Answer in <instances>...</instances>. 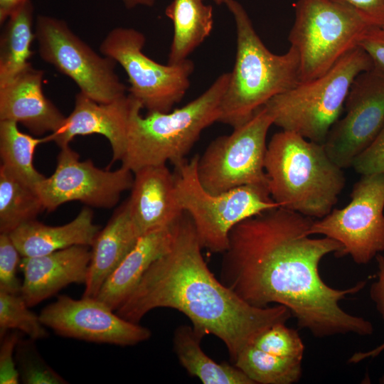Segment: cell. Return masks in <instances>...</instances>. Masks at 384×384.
Instances as JSON below:
<instances>
[{"instance_id": "cell-1", "label": "cell", "mask_w": 384, "mask_h": 384, "mask_svg": "<svg viewBox=\"0 0 384 384\" xmlns=\"http://www.w3.org/2000/svg\"><path fill=\"white\" fill-rule=\"evenodd\" d=\"M314 219L282 207L248 218L230 232L220 280L248 304L287 307L301 329L318 338L354 334L370 336L372 324L344 311L339 302L362 290L366 281L345 289L324 282L319 264L341 245L311 238Z\"/></svg>"}, {"instance_id": "cell-2", "label": "cell", "mask_w": 384, "mask_h": 384, "mask_svg": "<svg viewBox=\"0 0 384 384\" xmlns=\"http://www.w3.org/2000/svg\"><path fill=\"white\" fill-rule=\"evenodd\" d=\"M202 249L193 223L184 211L170 250L151 265L116 313L139 323L156 308L176 309L189 319L196 332L220 339L234 362L259 333L292 316L280 304L257 307L244 301L215 277Z\"/></svg>"}, {"instance_id": "cell-3", "label": "cell", "mask_w": 384, "mask_h": 384, "mask_svg": "<svg viewBox=\"0 0 384 384\" xmlns=\"http://www.w3.org/2000/svg\"><path fill=\"white\" fill-rule=\"evenodd\" d=\"M265 169L273 201L312 218H322L332 210L346 183L343 169L322 144L290 131L272 137Z\"/></svg>"}, {"instance_id": "cell-4", "label": "cell", "mask_w": 384, "mask_h": 384, "mask_svg": "<svg viewBox=\"0 0 384 384\" xmlns=\"http://www.w3.org/2000/svg\"><path fill=\"white\" fill-rule=\"evenodd\" d=\"M236 28L234 68L220 103L218 122L235 128L274 96L300 82L297 50L290 46L284 54L272 53L265 46L241 4L224 0Z\"/></svg>"}, {"instance_id": "cell-5", "label": "cell", "mask_w": 384, "mask_h": 384, "mask_svg": "<svg viewBox=\"0 0 384 384\" xmlns=\"http://www.w3.org/2000/svg\"><path fill=\"white\" fill-rule=\"evenodd\" d=\"M230 80V73L218 76L201 95L181 108L167 112H148L138 102L129 123L122 166L136 171L146 166L174 165L185 159L201 132L220 115V103Z\"/></svg>"}, {"instance_id": "cell-6", "label": "cell", "mask_w": 384, "mask_h": 384, "mask_svg": "<svg viewBox=\"0 0 384 384\" xmlns=\"http://www.w3.org/2000/svg\"><path fill=\"white\" fill-rule=\"evenodd\" d=\"M373 66L370 56L358 46L324 75L299 82L264 106L272 116L273 124L282 130L323 144L340 118L353 80Z\"/></svg>"}, {"instance_id": "cell-7", "label": "cell", "mask_w": 384, "mask_h": 384, "mask_svg": "<svg viewBox=\"0 0 384 384\" xmlns=\"http://www.w3.org/2000/svg\"><path fill=\"white\" fill-rule=\"evenodd\" d=\"M198 155L175 164L178 203L191 218L203 248L223 253L230 230L242 220L279 207L268 186L247 185L219 193L207 191L197 174Z\"/></svg>"}, {"instance_id": "cell-8", "label": "cell", "mask_w": 384, "mask_h": 384, "mask_svg": "<svg viewBox=\"0 0 384 384\" xmlns=\"http://www.w3.org/2000/svg\"><path fill=\"white\" fill-rule=\"evenodd\" d=\"M294 9L288 39L299 56L300 82L326 73L374 26L354 9L331 0H298Z\"/></svg>"}, {"instance_id": "cell-9", "label": "cell", "mask_w": 384, "mask_h": 384, "mask_svg": "<svg viewBox=\"0 0 384 384\" xmlns=\"http://www.w3.org/2000/svg\"><path fill=\"white\" fill-rule=\"evenodd\" d=\"M272 124V116L262 106L231 134L213 140L198 155L197 174L203 187L213 194L247 185L269 187L265 160Z\"/></svg>"}, {"instance_id": "cell-10", "label": "cell", "mask_w": 384, "mask_h": 384, "mask_svg": "<svg viewBox=\"0 0 384 384\" xmlns=\"http://www.w3.org/2000/svg\"><path fill=\"white\" fill-rule=\"evenodd\" d=\"M146 37L132 28L117 27L100 46V53L119 64L127 75L129 92L148 112H167L181 102L190 87L194 64L188 58L163 65L143 53Z\"/></svg>"}, {"instance_id": "cell-11", "label": "cell", "mask_w": 384, "mask_h": 384, "mask_svg": "<svg viewBox=\"0 0 384 384\" xmlns=\"http://www.w3.org/2000/svg\"><path fill=\"white\" fill-rule=\"evenodd\" d=\"M34 28L42 60L72 79L80 92L99 103L126 95V86L115 73L117 63L96 53L65 21L38 15Z\"/></svg>"}, {"instance_id": "cell-12", "label": "cell", "mask_w": 384, "mask_h": 384, "mask_svg": "<svg viewBox=\"0 0 384 384\" xmlns=\"http://www.w3.org/2000/svg\"><path fill=\"white\" fill-rule=\"evenodd\" d=\"M384 174L363 175L353 186L350 203L314 220L309 233L338 242V257L365 265L384 251Z\"/></svg>"}, {"instance_id": "cell-13", "label": "cell", "mask_w": 384, "mask_h": 384, "mask_svg": "<svg viewBox=\"0 0 384 384\" xmlns=\"http://www.w3.org/2000/svg\"><path fill=\"white\" fill-rule=\"evenodd\" d=\"M60 149L55 171L35 188L48 212L74 201L110 208L118 203L124 191L131 189L132 171L123 166L114 171L102 169L90 159L80 161L78 154L69 145Z\"/></svg>"}, {"instance_id": "cell-14", "label": "cell", "mask_w": 384, "mask_h": 384, "mask_svg": "<svg viewBox=\"0 0 384 384\" xmlns=\"http://www.w3.org/2000/svg\"><path fill=\"white\" fill-rule=\"evenodd\" d=\"M345 115L329 130L323 144L341 169L373 141L384 124V70L375 65L353 80L345 104Z\"/></svg>"}, {"instance_id": "cell-15", "label": "cell", "mask_w": 384, "mask_h": 384, "mask_svg": "<svg viewBox=\"0 0 384 384\" xmlns=\"http://www.w3.org/2000/svg\"><path fill=\"white\" fill-rule=\"evenodd\" d=\"M96 298L60 295L39 314L56 334L87 342L134 346L150 338V329L119 316Z\"/></svg>"}, {"instance_id": "cell-16", "label": "cell", "mask_w": 384, "mask_h": 384, "mask_svg": "<svg viewBox=\"0 0 384 384\" xmlns=\"http://www.w3.org/2000/svg\"><path fill=\"white\" fill-rule=\"evenodd\" d=\"M139 101L130 94L107 103H99L79 92L72 112L62 126L46 136L60 148L69 145L77 136L100 134L110 144L112 161H122L126 151L129 123Z\"/></svg>"}, {"instance_id": "cell-17", "label": "cell", "mask_w": 384, "mask_h": 384, "mask_svg": "<svg viewBox=\"0 0 384 384\" xmlns=\"http://www.w3.org/2000/svg\"><path fill=\"white\" fill-rule=\"evenodd\" d=\"M89 246L74 245L35 257H22L20 294L29 307L38 304L71 284L85 285L91 258Z\"/></svg>"}, {"instance_id": "cell-18", "label": "cell", "mask_w": 384, "mask_h": 384, "mask_svg": "<svg viewBox=\"0 0 384 384\" xmlns=\"http://www.w3.org/2000/svg\"><path fill=\"white\" fill-rule=\"evenodd\" d=\"M44 72L29 65L0 85V121L21 124L34 135L56 132L65 117L43 90Z\"/></svg>"}, {"instance_id": "cell-19", "label": "cell", "mask_w": 384, "mask_h": 384, "mask_svg": "<svg viewBox=\"0 0 384 384\" xmlns=\"http://www.w3.org/2000/svg\"><path fill=\"white\" fill-rule=\"evenodd\" d=\"M133 174L127 201L140 235L176 222L184 210L176 197L174 174L166 164L143 167Z\"/></svg>"}, {"instance_id": "cell-20", "label": "cell", "mask_w": 384, "mask_h": 384, "mask_svg": "<svg viewBox=\"0 0 384 384\" xmlns=\"http://www.w3.org/2000/svg\"><path fill=\"white\" fill-rule=\"evenodd\" d=\"M178 220L141 235L105 282L96 299L116 311L132 293L151 265L170 250Z\"/></svg>"}, {"instance_id": "cell-21", "label": "cell", "mask_w": 384, "mask_h": 384, "mask_svg": "<svg viewBox=\"0 0 384 384\" xmlns=\"http://www.w3.org/2000/svg\"><path fill=\"white\" fill-rule=\"evenodd\" d=\"M141 236L127 200L100 229L90 246L91 258L83 297L96 298L110 275L134 247Z\"/></svg>"}, {"instance_id": "cell-22", "label": "cell", "mask_w": 384, "mask_h": 384, "mask_svg": "<svg viewBox=\"0 0 384 384\" xmlns=\"http://www.w3.org/2000/svg\"><path fill=\"white\" fill-rule=\"evenodd\" d=\"M100 229L93 223L92 211L85 207L65 225L51 226L33 220L9 235L22 257H35L74 245L90 247Z\"/></svg>"}, {"instance_id": "cell-23", "label": "cell", "mask_w": 384, "mask_h": 384, "mask_svg": "<svg viewBox=\"0 0 384 384\" xmlns=\"http://www.w3.org/2000/svg\"><path fill=\"white\" fill-rule=\"evenodd\" d=\"M165 13L174 26L167 63L178 64L209 36L213 25V7L203 0H173Z\"/></svg>"}, {"instance_id": "cell-24", "label": "cell", "mask_w": 384, "mask_h": 384, "mask_svg": "<svg viewBox=\"0 0 384 384\" xmlns=\"http://www.w3.org/2000/svg\"><path fill=\"white\" fill-rule=\"evenodd\" d=\"M203 338L192 326L180 325L174 331V352L189 375L204 384H254L235 365L219 363L207 356L201 347Z\"/></svg>"}, {"instance_id": "cell-25", "label": "cell", "mask_w": 384, "mask_h": 384, "mask_svg": "<svg viewBox=\"0 0 384 384\" xmlns=\"http://www.w3.org/2000/svg\"><path fill=\"white\" fill-rule=\"evenodd\" d=\"M33 11L31 0H26L4 23L0 38V85L31 65V46L36 38Z\"/></svg>"}, {"instance_id": "cell-26", "label": "cell", "mask_w": 384, "mask_h": 384, "mask_svg": "<svg viewBox=\"0 0 384 384\" xmlns=\"http://www.w3.org/2000/svg\"><path fill=\"white\" fill-rule=\"evenodd\" d=\"M43 142H47L46 137L38 138L31 136L21 132L17 122L1 120V165L15 177L35 188L46 177L33 165L35 149Z\"/></svg>"}, {"instance_id": "cell-27", "label": "cell", "mask_w": 384, "mask_h": 384, "mask_svg": "<svg viewBox=\"0 0 384 384\" xmlns=\"http://www.w3.org/2000/svg\"><path fill=\"white\" fill-rule=\"evenodd\" d=\"M45 209L36 189L0 166V233L9 234Z\"/></svg>"}, {"instance_id": "cell-28", "label": "cell", "mask_w": 384, "mask_h": 384, "mask_svg": "<svg viewBox=\"0 0 384 384\" xmlns=\"http://www.w3.org/2000/svg\"><path fill=\"white\" fill-rule=\"evenodd\" d=\"M302 360L281 357L248 343L238 355L234 364L253 383L292 384L302 377Z\"/></svg>"}, {"instance_id": "cell-29", "label": "cell", "mask_w": 384, "mask_h": 384, "mask_svg": "<svg viewBox=\"0 0 384 384\" xmlns=\"http://www.w3.org/2000/svg\"><path fill=\"white\" fill-rule=\"evenodd\" d=\"M20 294L0 290V338L16 330L36 341L48 337L40 315L31 311Z\"/></svg>"}, {"instance_id": "cell-30", "label": "cell", "mask_w": 384, "mask_h": 384, "mask_svg": "<svg viewBox=\"0 0 384 384\" xmlns=\"http://www.w3.org/2000/svg\"><path fill=\"white\" fill-rule=\"evenodd\" d=\"M35 341L21 338L16 345L15 360L20 380L25 384L68 383L43 358Z\"/></svg>"}, {"instance_id": "cell-31", "label": "cell", "mask_w": 384, "mask_h": 384, "mask_svg": "<svg viewBox=\"0 0 384 384\" xmlns=\"http://www.w3.org/2000/svg\"><path fill=\"white\" fill-rule=\"evenodd\" d=\"M257 348L281 357L303 359L304 346L297 331L285 323L272 325L250 343Z\"/></svg>"}, {"instance_id": "cell-32", "label": "cell", "mask_w": 384, "mask_h": 384, "mask_svg": "<svg viewBox=\"0 0 384 384\" xmlns=\"http://www.w3.org/2000/svg\"><path fill=\"white\" fill-rule=\"evenodd\" d=\"M21 258L9 234L0 233V290L20 294L22 282L17 271Z\"/></svg>"}, {"instance_id": "cell-33", "label": "cell", "mask_w": 384, "mask_h": 384, "mask_svg": "<svg viewBox=\"0 0 384 384\" xmlns=\"http://www.w3.org/2000/svg\"><path fill=\"white\" fill-rule=\"evenodd\" d=\"M352 166L362 176L384 174V124L369 146L354 159Z\"/></svg>"}, {"instance_id": "cell-34", "label": "cell", "mask_w": 384, "mask_h": 384, "mask_svg": "<svg viewBox=\"0 0 384 384\" xmlns=\"http://www.w3.org/2000/svg\"><path fill=\"white\" fill-rule=\"evenodd\" d=\"M19 332L16 330H11L1 337V384H17L21 382L15 360L16 347L21 339Z\"/></svg>"}, {"instance_id": "cell-35", "label": "cell", "mask_w": 384, "mask_h": 384, "mask_svg": "<svg viewBox=\"0 0 384 384\" xmlns=\"http://www.w3.org/2000/svg\"><path fill=\"white\" fill-rule=\"evenodd\" d=\"M378 264L377 279L370 288V297L384 321V255L378 254L375 257ZM384 351V342L367 352L354 353L348 363H357L368 358H375Z\"/></svg>"}, {"instance_id": "cell-36", "label": "cell", "mask_w": 384, "mask_h": 384, "mask_svg": "<svg viewBox=\"0 0 384 384\" xmlns=\"http://www.w3.org/2000/svg\"><path fill=\"white\" fill-rule=\"evenodd\" d=\"M347 6L374 26H384V0H331Z\"/></svg>"}, {"instance_id": "cell-37", "label": "cell", "mask_w": 384, "mask_h": 384, "mask_svg": "<svg viewBox=\"0 0 384 384\" xmlns=\"http://www.w3.org/2000/svg\"><path fill=\"white\" fill-rule=\"evenodd\" d=\"M358 46L371 58L375 65L384 70V28L372 26L362 37Z\"/></svg>"}, {"instance_id": "cell-38", "label": "cell", "mask_w": 384, "mask_h": 384, "mask_svg": "<svg viewBox=\"0 0 384 384\" xmlns=\"http://www.w3.org/2000/svg\"><path fill=\"white\" fill-rule=\"evenodd\" d=\"M26 0H0V23L4 24L12 12Z\"/></svg>"}, {"instance_id": "cell-39", "label": "cell", "mask_w": 384, "mask_h": 384, "mask_svg": "<svg viewBox=\"0 0 384 384\" xmlns=\"http://www.w3.org/2000/svg\"><path fill=\"white\" fill-rule=\"evenodd\" d=\"M124 6L127 9H132L139 6H152L155 0H122Z\"/></svg>"}, {"instance_id": "cell-40", "label": "cell", "mask_w": 384, "mask_h": 384, "mask_svg": "<svg viewBox=\"0 0 384 384\" xmlns=\"http://www.w3.org/2000/svg\"><path fill=\"white\" fill-rule=\"evenodd\" d=\"M211 1H214L218 5L224 4V0H211Z\"/></svg>"}, {"instance_id": "cell-41", "label": "cell", "mask_w": 384, "mask_h": 384, "mask_svg": "<svg viewBox=\"0 0 384 384\" xmlns=\"http://www.w3.org/2000/svg\"><path fill=\"white\" fill-rule=\"evenodd\" d=\"M384 28V26H383Z\"/></svg>"}]
</instances>
